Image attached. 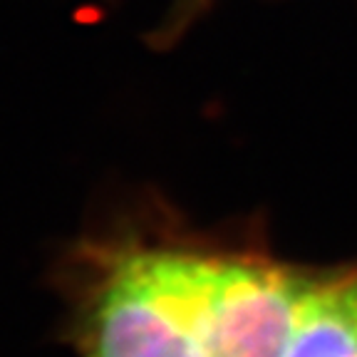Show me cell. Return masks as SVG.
Instances as JSON below:
<instances>
[{
	"label": "cell",
	"mask_w": 357,
	"mask_h": 357,
	"mask_svg": "<svg viewBox=\"0 0 357 357\" xmlns=\"http://www.w3.org/2000/svg\"><path fill=\"white\" fill-rule=\"evenodd\" d=\"M208 3H211V0H176V10L169 15L167 28H164V33L159 35V38H162V40L178 38V35H181V30H184L186 25H189V22L199 15L201 8L208 6Z\"/></svg>",
	"instance_id": "obj_3"
},
{
	"label": "cell",
	"mask_w": 357,
	"mask_h": 357,
	"mask_svg": "<svg viewBox=\"0 0 357 357\" xmlns=\"http://www.w3.org/2000/svg\"><path fill=\"white\" fill-rule=\"evenodd\" d=\"M216 231L159 201L112 218L60 268L79 357H201Z\"/></svg>",
	"instance_id": "obj_1"
},
{
	"label": "cell",
	"mask_w": 357,
	"mask_h": 357,
	"mask_svg": "<svg viewBox=\"0 0 357 357\" xmlns=\"http://www.w3.org/2000/svg\"><path fill=\"white\" fill-rule=\"evenodd\" d=\"M280 357H357V258L315 266Z\"/></svg>",
	"instance_id": "obj_2"
}]
</instances>
